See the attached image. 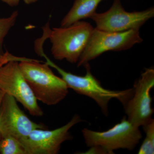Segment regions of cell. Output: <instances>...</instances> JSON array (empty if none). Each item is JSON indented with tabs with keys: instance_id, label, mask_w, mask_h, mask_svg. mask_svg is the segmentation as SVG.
Here are the masks:
<instances>
[{
	"instance_id": "ac0fdd59",
	"label": "cell",
	"mask_w": 154,
	"mask_h": 154,
	"mask_svg": "<svg viewBox=\"0 0 154 154\" xmlns=\"http://www.w3.org/2000/svg\"><path fill=\"white\" fill-rule=\"evenodd\" d=\"M23 1H24V2H25L26 5H30V4L36 2L38 1V0H23Z\"/></svg>"
},
{
	"instance_id": "5bb4252c",
	"label": "cell",
	"mask_w": 154,
	"mask_h": 154,
	"mask_svg": "<svg viewBox=\"0 0 154 154\" xmlns=\"http://www.w3.org/2000/svg\"><path fill=\"white\" fill-rule=\"evenodd\" d=\"M18 16V11H15L8 17L0 18V62L5 54L3 50L4 39L15 25Z\"/></svg>"
},
{
	"instance_id": "7c38bea8",
	"label": "cell",
	"mask_w": 154,
	"mask_h": 154,
	"mask_svg": "<svg viewBox=\"0 0 154 154\" xmlns=\"http://www.w3.org/2000/svg\"><path fill=\"white\" fill-rule=\"evenodd\" d=\"M146 134V137L141 145L138 154L154 153V119H151L142 126Z\"/></svg>"
},
{
	"instance_id": "8992f818",
	"label": "cell",
	"mask_w": 154,
	"mask_h": 154,
	"mask_svg": "<svg viewBox=\"0 0 154 154\" xmlns=\"http://www.w3.org/2000/svg\"><path fill=\"white\" fill-rule=\"evenodd\" d=\"M143 41L139 30L110 32L94 28L88 44L77 63V66H84L90 61L107 51L126 50Z\"/></svg>"
},
{
	"instance_id": "52a82bcc",
	"label": "cell",
	"mask_w": 154,
	"mask_h": 154,
	"mask_svg": "<svg viewBox=\"0 0 154 154\" xmlns=\"http://www.w3.org/2000/svg\"><path fill=\"white\" fill-rule=\"evenodd\" d=\"M154 17V8L140 11H125L120 0H114L110 8L104 13H96L91 19L96 23L95 28L101 31L121 32L139 30Z\"/></svg>"
},
{
	"instance_id": "9c48e42d",
	"label": "cell",
	"mask_w": 154,
	"mask_h": 154,
	"mask_svg": "<svg viewBox=\"0 0 154 154\" xmlns=\"http://www.w3.org/2000/svg\"><path fill=\"white\" fill-rule=\"evenodd\" d=\"M82 121L79 116L75 115L63 126L53 130H33L20 141L27 154H57L63 143L72 138L69 131L71 128Z\"/></svg>"
},
{
	"instance_id": "9a60e30c",
	"label": "cell",
	"mask_w": 154,
	"mask_h": 154,
	"mask_svg": "<svg viewBox=\"0 0 154 154\" xmlns=\"http://www.w3.org/2000/svg\"><path fill=\"white\" fill-rule=\"evenodd\" d=\"M91 149L83 153V154H109L105 149L99 146H93L90 147Z\"/></svg>"
},
{
	"instance_id": "6da1fadb",
	"label": "cell",
	"mask_w": 154,
	"mask_h": 154,
	"mask_svg": "<svg viewBox=\"0 0 154 154\" xmlns=\"http://www.w3.org/2000/svg\"><path fill=\"white\" fill-rule=\"evenodd\" d=\"M22 74L37 101L45 105H57L68 94L69 88L62 78L56 75L46 62L19 58Z\"/></svg>"
},
{
	"instance_id": "d6986e66",
	"label": "cell",
	"mask_w": 154,
	"mask_h": 154,
	"mask_svg": "<svg viewBox=\"0 0 154 154\" xmlns=\"http://www.w3.org/2000/svg\"><path fill=\"white\" fill-rule=\"evenodd\" d=\"M1 139H2V136H1V134H0V141H1Z\"/></svg>"
},
{
	"instance_id": "3957f363",
	"label": "cell",
	"mask_w": 154,
	"mask_h": 154,
	"mask_svg": "<svg viewBox=\"0 0 154 154\" xmlns=\"http://www.w3.org/2000/svg\"><path fill=\"white\" fill-rule=\"evenodd\" d=\"M40 56L44 57L46 63L50 66L55 69L66 83L69 88L78 94L91 98L99 105L104 115L108 114V104L112 99L118 100L124 106L132 97L134 88L124 91H110L103 88L99 80L92 74L89 63L84 66L86 68V74L79 76L66 71L48 57L42 51Z\"/></svg>"
},
{
	"instance_id": "30bf717a",
	"label": "cell",
	"mask_w": 154,
	"mask_h": 154,
	"mask_svg": "<svg viewBox=\"0 0 154 154\" xmlns=\"http://www.w3.org/2000/svg\"><path fill=\"white\" fill-rule=\"evenodd\" d=\"M44 125L31 121L20 109L17 100L5 94L0 107V134L2 137L12 136L20 140L33 130L44 129Z\"/></svg>"
},
{
	"instance_id": "5b68a950",
	"label": "cell",
	"mask_w": 154,
	"mask_h": 154,
	"mask_svg": "<svg viewBox=\"0 0 154 154\" xmlns=\"http://www.w3.org/2000/svg\"><path fill=\"white\" fill-rule=\"evenodd\" d=\"M6 62L0 65V89L14 97L30 115L42 116L43 111L22 74L18 58L7 53Z\"/></svg>"
},
{
	"instance_id": "2e32d148",
	"label": "cell",
	"mask_w": 154,
	"mask_h": 154,
	"mask_svg": "<svg viewBox=\"0 0 154 154\" xmlns=\"http://www.w3.org/2000/svg\"><path fill=\"white\" fill-rule=\"evenodd\" d=\"M11 7H15L19 5L21 0H0Z\"/></svg>"
},
{
	"instance_id": "7a4b0ae2",
	"label": "cell",
	"mask_w": 154,
	"mask_h": 154,
	"mask_svg": "<svg viewBox=\"0 0 154 154\" xmlns=\"http://www.w3.org/2000/svg\"><path fill=\"white\" fill-rule=\"evenodd\" d=\"M43 28V36L40 39L44 42L49 38L54 58L58 60H66L71 63H78L94 29L90 23L83 21L52 30L47 24Z\"/></svg>"
},
{
	"instance_id": "ba28073f",
	"label": "cell",
	"mask_w": 154,
	"mask_h": 154,
	"mask_svg": "<svg viewBox=\"0 0 154 154\" xmlns=\"http://www.w3.org/2000/svg\"><path fill=\"white\" fill-rule=\"evenodd\" d=\"M154 86V69H146L135 82L132 97L124 105L127 118L137 127L143 126L152 119L154 110L150 91Z\"/></svg>"
},
{
	"instance_id": "e0dca14e",
	"label": "cell",
	"mask_w": 154,
	"mask_h": 154,
	"mask_svg": "<svg viewBox=\"0 0 154 154\" xmlns=\"http://www.w3.org/2000/svg\"><path fill=\"white\" fill-rule=\"evenodd\" d=\"M5 94V93L0 89V107H1V104H2L3 98H4Z\"/></svg>"
},
{
	"instance_id": "4fadbf2b",
	"label": "cell",
	"mask_w": 154,
	"mask_h": 154,
	"mask_svg": "<svg viewBox=\"0 0 154 154\" xmlns=\"http://www.w3.org/2000/svg\"><path fill=\"white\" fill-rule=\"evenodd\" d=\"M0 154H27L20 140L12 136L2 137Z\"/></svg>"
},
{
	"instance_id": "8fae6325",
	"label": "cell",
	"mask_w": 154,
	"mask_h": 154,
	"mask_svg": "<svg viewBox=\"0 0 154 154\" xmlns=\"http://www.w3.org/2000/svg\"><path fill=\"white\" fill-rule=\"evenodd\" d=\"M104 0H75L73 5L61 22V27H67L83 19L91 18L98 5Z\"/></svg>"
},
{
	"instance_id": "277c9868",
	"label": "cell",
	"mask_w": 154,
	"mask_h": 154,
	"mask_svg": "<svg viewBox=\"0 0 154 154\" xmlns=\"http://www.w3.org/2000/svg\"><path fill=\"white\" fill-rule=\"evenodd\" d=\"M82 133L87 146H99L109 154L120 149L133 150L142 137L139 127L130 122L126 116L108 130L100 132L85 128Z\"/></svg>"
}]
</instances>
